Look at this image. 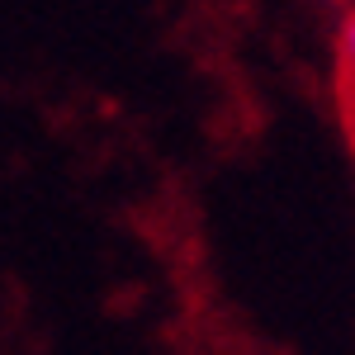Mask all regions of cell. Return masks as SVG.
Instances as JSON below:
<instances>
[{
  "mask_svg": "<svg viewBox=\"0 0 355 355\" xmlns=\"http://www.w3.org/2000/svg\"><path fill=\"white\" fill-rule=\"evenodd\" d=\"M336 48H341V67L355 76V10L341 19V33H336Z\"/></svg>",
  "mask_w": 355,
  "mask_h": 355,
  "instance_id": "1",
  "label": "cell"
},
{
  "mask_svg": "<svg viewBox=\"0 0 355 355\" xmlns=\"http://www.w3.org/2000/svg\"><path fill=\"white\" fill-rule=\"evenodd\" d=\"M331 5H336V0H331Z\"/></svg>",
  "mask_w": 355,
  "mask_h": 355,
  "instance_id": "2",
  "label": "cell"
}]
</instances>
